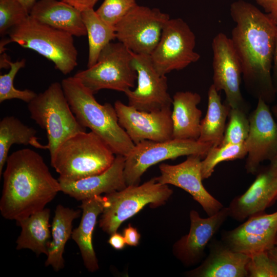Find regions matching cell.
<instances>
[{
  "mask_svg": "<svg viewBox=\"0 0 277 277\" xmlns=\"http://www.w3.org/2000/svg\"><path fill=\"white\" fill-rule=\"evenodd\" d=\"M230 13L235 24L230 38L241 63L245 89L254 98L270 104L276 95L271 76L276 24L244 0L232 3Z\"/></svg>",
  "mask_w": 277,
  "mask_h": 277,
  "instance_id": "6da1fadb",
  "label": "cell"
},
{
  "mask_svg": "<svg viewBox=\"0 0 277 277\" xmlns=\"http://www.w3.org/2000/svg\"><path fill=\"white\" fill-rule=\"evenodd\" d=\"M3 173L1 214L16 222L44 209L61 191L43 157L29 148L12 152Z\"/></svg>",
  "mask_w": 277,
  "mask_h": 277,
  "instance_id": "7a4b0ae2",
  "label": "cell"
},
{
  "mask_svg": "<svg viewBox=\"0 0 277 277\" xmlns=\"http://www.w3.org/2000/svg\"><path fill=\"white\" fill-rule=\"evenodd\" d=\"M61 84L78 123L102 138L115 155L127 156L135 144L119 124L114 106L109 103L100 104L74 76L63 79Z\"/></svg>",
  "mask_w": 277,
  "mask_h": 277,
  "instance_id": "3957f363",
  "label": "cell"
},
{
  "mask_svg": "<svg viewBox=\"0 0 277 277\" xmlns=\"http://www.w3.org/2000/svg\"><path fill=\"white\" fill-rule=\"evenodd\" d=\"M115 154L92 131L78 133L65 141L50 159L58 180L75 181L100 174L113 162Z\"/></svg>",
  "mask_w": 277,
  "mask_h": 277,
  "instance_id": "277c9868",
  "label": "cell"
},
{
  "mask_svg": "<svg viewBox=\"0 0 277 277\" xmlns=\"http://www.w3.org/2000/svg\"><path fill=\"white\" fill-rule=\"evenodd\" d=\"M30 117L46 132V149L53 157L59 147L70 137L86 132L77 121L64 92L62 84L54 82L28 103Z\"/></svg>",
  "mask_w": 277,
  "mask_h": 277,
  "instance_id": "5b68a950",
  "label": "cell"
},
{
  "mask_svg": "<svg viewBox=\"0 0 277 277\" xmlns=\"http://www.w3.org/2000/svg\"><path fill=\"white\" fill-rule=\"evenodd\" d=\"M12 42L35 51L52 62L64 74L77 65L78 53L73 35L42 24L30 15L8 33Z\"/></svg>",
  "mask_w": 277,
  "mask_h": 277,
  "instance_id": "8992f818",
  "label": "cell"
},
{
  "mask_svg": "<svg viewBox=\"0 0 277 277\" xmlns=\"http://www.w3.org/2000/svg\"><path fill=\"white\" fill-rule=\"evenodd\" d=\"M172 193L168 185L161 184L153 177L142 185H128L121 190L106 194L107 203L99 220V227L111 235L145 206L156 208L163 205Z\"/></svg>",
  "mask_w": 277,
  "mask_h": 277,
  "instance_id": "52a82bcc",
  "label": "cell"
},
{
  "mask_svg": "<svg viewBox=\"0 0 277 277\" xmlns=\"http://www.w3.org/2000/svg\"><path fill=\"white\" fill-rule=\"evenodd\" d=\"M132 52L121 42L108 44L96 63L74 76L95 94L102 89L125 92L134 87L137 73L131 64Z\"/></svg>",
  "mask_w": 277,
  "mask_h": 277,
  "instance_id": "ba28073f",
  "label": "cell"
},
{
  "mask_svg": "<svg viewBox=\"0 0 277 277\" xmlns=\"http://www.w3.org/2000/svg\"><path fill=\"white\" fill-rule=\"evenodd\" d=\"M212 146L210 143L189 139L143 141L135 144L125 156L124 175L126 184L127 186L138 185L142 176L150 167L165 160L191 155L204 159Z\"/></svg>",
  "mask_w": 277,
  "mask_h": 277,
  "instance_id": "9c48e42d",
  "label": "cell"
},
{
  "mask_svg": "<svg viewBox=\"0 0 277 277\" xmlns=\"http://www.w3.org/2000/svg\"><path fill=\"white\" fill-rule=\"evenodd\" d=\"M195 36L181 18H169L159 43L150 55L152 65L161 75L180 70L198 61L200 55L194 49Z\"/></svg>",
  "mask_w": 277,
  "mask_h": 277,
  "instance_id": "30bf717a",
  "label": "cell"
},
{
  "mask_svg": "<svg viewBox=\"0 0 277 277\" xmlns=\"http://www.w3.org/2000/svg\"><path fill=\"white\" fill-rule=\"evenodd\" d=\"M169 18L158 8L137 5L115 26L116 38L134 53L150 55Z\"/></svg>",
  "mask_w": 277,
  "mask_h": 277,
  "instance_id": "8fae6325",
  "label": "cell"
},
{
  "mask_svg": "<svg viewBox=\"0 0 277 277\" xmlns=\"http://www.w3.org/2000/svg\"><path fill=\"white\" fill-rule=\"evenodd\" d=\"M213 85L219 92L223 91L226 103L231 108L247 113L249 106L240 89L242 70L239 58L230 38L222 32L212 42Z\"/></svg>",
  "mask_w": 277,
  "mask_h": 277,
  "instance_id": "7c38bea8",
  "label": "cell"
},
{
  "mask_svg": "<svg viewBox=\"0 0 277 277\" xmlns=\"http://www.w3.org/2000/svg\"><path fill=\"white\" fill-rule=\"evenodd\" d=\"M131 64L137 73V87L124 93L128 105L146 112L171 108L172 97L168 91L167 78L154 69L150 55L132 52Z\"/></svg>",
  "mask_w": 277,
  "mask_h": 277,
  "instance_id": "4fadbf2b",
  "label": "cell"
},
{
  "mask_svg": "<svg viewBox=\"0 0 277 277\" xmlns=\"http://www.w3.org/2000/svg\"><path fill=\"white\" fill-rule=\"evenodd\" d=\"M249 120V132L244 142L247 151L245 168L254 174L261 163L270 161L277 154V122L268 104L261 99L258 100Z\"/></svg>",
  "mask_w": 277,
  "mask_h": 277,
  "instance_id": "5bb4252c",
  "label": "cell"
},
{
  "mask_svg": "<svg viewBox=\"0 0 277 277\" xmlns=\"http://www.w3.org/2000/svg\"><path fill=\"white\" fill-rule=\"evenodd\" d=\"M114 106L119 124L134 144L145 140L162 142L173 138L171 108L146 112L118 100Z\"/></svg>",
  "mask_w": 277,
  "mask_h": 277,
  "instance_id": "9a60e30c",
  "label": "cell"
},
{
  "mask_svg": "<svg viewBox=\"0 0 277 277\" xmlns=\"http://www.w3.org/2000/svg\"><path fill=\"white\" fill-rule=\"evenodd\" d=\"M277 236V211L262 212L247 219L231 230L225 231L222 241L232 250L249 255L268 251L275 246Z\"/></svg>",
  "mask_w": 277,
  "mask_h": 277,
  "instance_id": "2e32d148",
  "label": "cell"
},
{
  "mask_svg": "<svg viewBox=\"0 0 277 277\" xmlns=\"http://www.w3.org/2000/svg\"><path fill=\"white\" fill-rule=\"evenodd\" d=\"M201 159L200 156L191 155L187 156L185 161L176 165L161 164L159 165L161 174L155 179L161 184L172 185L189 193L210 216L224 206L203 185Z\"/></svg>",
  "mask_w": 277,
  "mask_h": 277,
  "instance_id": "e0dca14e",
  "label": "cell"
},
{
  "mask_svg": "<svg viewBox=\"0 0 277 277\" xmlns=\"http://www.w3.org/2000/svg\"><path fill=\"white\" fill-rule=\"evenodd\" d=\"M228 216L227 207L207 218L201 217L196 211L191 210L189 231L174 244V256L186 266L198 264L204 256L207 245Z\"/></svg>",
  "mask_w": 277,
  "mask_h": 277,
  "instance_id": "ac0fdd59",
  "label": "cell"
},
{
  "mask_svg": "<svg viewBox=\"0 0 277 277\" xmlns=\"http://www.w3.org/2000/svg\"><path fill=\"white\" fill-rule=\"evenodd\" d=\"M256 174L248 189L233 199L227 207L229 216L239 222L265 212L277 201V171L268 165L259 169Z\"/></svg>",
  "mask_w": 277,
  "mask_h": 277,
  "instance_id": "d6986e66",
  "label": "cell"
},
{
  "mask_svg": "<svg viewBox=\"0 0 277 277\" xmlns=\"http://www.w3.org/2000/svg\"><path fill=\"white\" fill-rule=\"evenodd\" d=\"M125 162V156L115 155L112 165L100 174L75 181L58 180L61 191L82 201L102 193L121 190L127 187L124 175Z\"/></svg>",
  "mask_w": 277,
  "mask_h": 277,
  "instance_id": "ffe728a7",
  "label": "cell"
},
{
  "mask_svg": "<svg viewBox=\"0 0 277 277\" xmlns=\"http://www.w3.org/2000/svg\"><path fill=\"white\" fill-rule=\"evenodd\" d=\"M250 255L235 251L222 241L212 242L210 252L197 267L186 272L192 277H248Z\"/></svg>",
  "mask_w": 277,
  "mask_h": 277,
  "instance_id": "44dd1931",
  "label": "cell"
},
{
  "mask_svg": "<svg viewBox=\"0 0 277 277\" xmlns=\"http://www.w3.org/2000/svg\"><path fill=\"white\" fill-rule=\"evenodd\" d=\"M29 15L44 24L66 31L73 36L87 35L82 12L61 0H38Z\"/></svg>",
  "mask_w": 277,
  "mask_h": 277,
  "instance_id": "7402d4cb",
  "label": "cell"
},
{
  "mask_svg": "<svg viewBox=\"0 0 277 277\" xmlns=\"http://www.w3.org/2000/svg\"><path fill=\"white\" fill-rule=\"evenodd\" d=\"M104 196L96 195L82 201L80 208L83 210L78 226L73 230L71 238L78 246L84 264L91 272L97 271L98 263L94 251L93 233L98 215L102 213L106 205Z\"/></svg>",
  "mask_w": 277,
  "mask_h": 277,
  "instance_id": "603a6c76",
  "label": "cell"
},
{
  "mask_svg": "<svg viewBox=\"0 0 277 277\" xmlns=\"http://www.w3.org/2000/svg\"><path fill=\"white\" fill-rule=\"evenodd\" d=\"M201 96L196 92L179 91L172 97L173 138L197 140L202 113L197 108Z\"/></svg>",
  "mask_w": 277,
  "mask_h": 277,
  "instance_id": "cb8c5ba5",
  "label": "cell"
},
{
  "mask_svg": "<svg viewBox=\"0 0 277 277\" xmlns=\"http://www.w3.org/2000/svg\"><path fill=\"white\" fill-rule=\"evenodd\" d=\"M81 211L58 205L52 223V241L50 242L45 266L58 271L64 267L63 254L68 240L71 237L72 223Z\"/></svg>",
  "mask_w": 277,
  "mask_h": 277,
  "instance_id": "d4e9b609",
  "label": "cell"
},
{
  "mask_svg": "<svg viewBox=\"0 0 277 277\" xmlns=\"http://www.w3.org/2000/svg\"><path fill=\"white\" fill-rule=\"evenodd\" d=\"M50 211L48 208L36 212L18 221L21 232L16 241L17 250L28 249L37 255L48 254L51 236L49 229Z\"/></svg>",
  "mask_w": 277,
  "mask_h": 277,
  "instance_id": "484cf974",
  "label": "cell"
},
{
  "mask_svg": "<svg viewBox=\"0 0 277 277\" xmlns=\"http://www.w3.org/2000/svg\"><path fill=\"white\" fill-rule=\"evenodd\" d=\"M218 92L212 84L208 92L207 112L201 120L200 134L197 140L213 146H219L222 143L230 110L226 103H222Z\"/></svg>",
  "mask_w": 277,
  "mask_h": 277,
  "instance_id": "4316f807",
  "label": "cell"
},
{
  "mask_svg": "<svg viewBox=\"0 0 277 277\" xmlns=\"http://www.w3.org/2000/svg\"><path fill=\"white\" fill-rule=\"evenodd\" d=\"M36 131L13 116L4 117L0 122V176L13 144L30 145L36 148L46 149L38 141Z\"/></svg>",
  "mask_w": 277,
  "mask_h": 277,
  "instance_id": "83f0119b",
  "label": "cell"
},
{
  "mask_svg": "<svg viewBox=\"0 0 277 277\" xmlns=\"http://www.w3.org/2000/svg\"><path fill=\"white\" fill-rule=\"evenodd\" d=\"M82 16L88 38L87 67L89 68L96 63L102 50L116 38L115 28L104 22L93 8L82 12Z\"/></svg>",
  "mask_w": 277,
  "mask_h": 277,
  "instance_id": "f1b7e54d",
  "label": "cell"
},
{
  "mask_svg": "<svg viewBox=\"0 0 277 277\" xmlns=\"http://www.w3.org/2000/svg\"><path fill=\"white\" fill-rule=\"evenodd\" d=\"M247 155V151L244 143L212 146L201 161L203 180L210 177L215 167L221 162L242 159Z\"/></svg>",
  "mask_w": 277,
  "mask_h": 277,
  "instance_id": "f546056e",
  "label": "cell"
},
{
  "mask_svg": "<svg viewBox=\"0 0 277 277\" xmlns=\"http://www.w3.org/2000/svg\"><path fill=\"white\" fill-rule=\"evenodd\" d=\"M25 59L11 62L9 72L0 75V103L12 99H18L28 103L36 96L37 93L32 90H18L14 86L13 82L16 74L25 66Z\"/></svg>",
  "mask_w": 277,
  "mask_h": 277,
  "instance_id": "4dcf8cb0",
  "label": "cell"
},
{
  "mask_svg": "<svg viewBox=\"0 0 277 277\" xmlns=\"http://www.w3.org/2000/svg\"><path fill=\"white\" fill-rule=\"evenodd\" d=\"M228 117L229 121L220 145L244 143L250 129L247 113L240 109L230 108Z\"/></svg>",
  "mask_w": 277,
  "mask_h": 277,
  "instance_id": "1f68e13d",
  "label": "cell"
},
{
  "mask_svg": "<svg viewBox=\"0 0 277 277\" xmlns=\"http://www.w3.org/2000/svg\"><path fill=\"white\" fill-rule=\"evenodd\" d=\"M29 16V12L17 0H0L1 35L8 34Z\"/></svg>",
  "mask_w": 277,
  "mask_h": 277,
  "instance_id": "d6a6232c",
  "label": "cell"
},
{
  "mask_svg": "<svg viewBox=\"0 0 277 277\" xmlns=\"http://www.w3.org/2000/svg\"><path fill=\"white\" fill-rule=\"evenodd\" d=\"M137 5L136 0H104L95 12L104 22L115 27Z\"/></svg>",
  "mask_w": 277,
  "mask_h": 277,
  "instance_id": "836d02e7",
  "label": "cell"
},
{
  "mask_svg": "<svg viewBox=\"0 0 277 277\" xmlns=\"http://www.w3.org/2000/svg\"><path fill=\"white\" fill-rule=\"evenodd\" d=\"M246 268L248 277H277V265L268 251L250 255Z\"/></svg>",
  "mask_w": 277,
  "mask_h": 277,
  "instance_id": "e575fe53",
  "label": "cell"
},
{
  "mask_svg": "<svg viewBox=\"0 0 277 277\" xmlns=\"http://www.w3.org/2000/svg\"><path fill=\"white\" fill-rule=\"evenodd\" d=\"M265 13L277 24V0H254Z\"/></svg>",
  "mask_w": 277,
  "mask_h": 277,
  "instance_id": "d590c367",
  "label": "cell"
},
{
  "mask_svg": "<svg viewBox=\"0 0 277 277\" xmlns=\"http://www.w3.org/2000/svg\"><path fill=\"white\" fill-rule=\"evenodd\" d=\"M123 236L127 245L137 246L140 242L141 234L137 229L129 224L123 230Z\"/></svg>",
  "mask_w": 277,
  "mask_h": 277,
  "instance_id": "8d00e7d4",
  "label": "cell"
},
{
  "mask_svg": "<svg viewBox=\"0 0 277 277\" xmlns=\"http://www.w3.org/2000/svg\"><path fill=\"white\" fill-rule=\"evenodd\" d=\"M75 8L83 12L87 9L93 8L98 0H62Z\"/></svg>",
  "mask_w": 277,
  "mask_h": 277,
  "instance_id": "74e56055",
  "label": "cell"
},
{
  "mask_svg": "<svg viewBox=\"0 0 277 277\" xmlns=\"http://www.w3.org/2000/svg\"><path fill=\"white\" fill-rule=\"evenodd\" d=\"M108 243L115 250L123 249L126 244L123 235L116 232L110 235Z\"/></svg>",
  "mask_w": 277,
  "mask_h": 277,
  "instance_id": "f35d334b",
  "label": "cell"
},
{
  "mask_svg": "<svg viewBox=\"0 0 277 277\" xmlns=\"http://www.w3.org/2000/svg\"><path fill=\"white\" fill-rule=\"evenodd\" d=\"M272 80L277 95V34L275 38L274 49L271 70Z\"/></svg>",
  "mask_w": 277,
  "mask_h": 277,
  "instance_id": "ab89813d",
  "label": "cell"
},
{
  "mask_svg": "<svg viewBox=\"0 0 277 277\" xmlns=\"http://www.w3.org/2000/svg\"><path fill=\"white\" fill-rule=\"evenodd\" d=\"M0 67L1 68H8L10 67L11 61L7 57V55L5 53L1 54Z\"/></svg>",
  "mask_w": 277,
  "mask_h": 277,
  "instance_id": "60d3db41",
  "label": "cell"
},
{
  "mask_svg": "<svg viewBox=\"0 0 277 277\" xmlns=\"http://www.w3.org/2000/svg\"><path fill=\"white\" fill-rule=\"evenodd\" d=\"M17 1H19L29 12L31 9L34 5V4L38 0H17Z\"/></svg>",
  "mask_w": 277,
  "mask_h": 277,
  "instance_id": "b9f144b4",
  "label": "cell"
},
{
  "mask_svg": "<svg viewBox=\"0 0 277 277\" xmlns=\"http://www.w3.org/2000/svg\"><path fill=\"white\" fill-rule=\"evenodd\" d=\"M268 252L270 257L277 265V246H274Z\"/></svg>",
  "mask_w": 277,
  "mask_h": 277,
  "instance_id": "7bdbcfd3",
  "label": "cell"
},
{
  "mask_svg": "<svg viewBox=\"0 0 277 277\" xmlns=\"http://www.w3.org/2000/svg\"><path fill=\"white\" fill-rule=\"evenodd\" d=\"M269 165L277 171V154L270 161Z\"/></svg>",
  "mask_w": 277,
  "mask_h": 277,
  "instance_id": "ee69618b",
  "label": "cell"
},
{
  "mask_svg": "<svg viewBox=\"0 0 277 277\" xmlns=\"http://www.w3.org/2000/svg\"><path fill=\"white\" fill-rule=\"evenodd\" d=\"M271 111L273 115L274 118L277 122V104L273 105L271 108Z\"/></svg>",
  "mask_w": 277,
  "mask_h": 277,
  "instance_id": "f6af8a7d",
  "label": "cell"
},
{
  "mask_svg": "<svg viewBox=\"0 0 277 277\" xmlns=\"http://www.w3.org/2000/svg\"><path fill=\"white\" fill-rule=\"evenodd\" d=\"M275 245L277 246V236H276V240H275Z\"/></svg>",
  "mask_w": 277,
  "mask_h": 277,
  "instance_id": "bcb514c9",
  "label": "cell"
},
{
  "mask_svg": "<svg viewBox=\"0 0 277 277\" xmlns=\"http://www.w3.org/2000/svg\"><path fill=\"white\" fill-rule=\"evenodd\" d=\"M276 24V26H277V24Z\"/></svg>",
  "mask_w": 277,
  "mask_h": 277,
  "instance_id": "7dc6e473",
  "label": "cell"
}]
</instances>
